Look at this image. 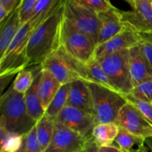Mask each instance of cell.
I'll list each match as a JSON object with an SVG mask.
<instances>
[{"label":"cell","instance_id":"20","mask_svg":"<svg viewBox=\"0 0 152 152\" xmlns=\"http://www.w3.org/2000/svg\"><path fill=\"white\" fill-rule=\"evenodd\" d=\"M120 131L115 123H103L95 126L93 130V139L99 147L112 145Z\"/></svg>","mask_w":152,"mask_h":152},{"label":"cell","instance_id":"30","mask_svg":"<svg viewBox=\"0 0 152 152\" xmlns=\"http://www.w3.org/2000/svg\"><path fill=\"white\" fill-rule=\"evenodd\" d=\"M37 0H21L19 4V16L22 25L31 20Z\"/></svg>","mask_w":152,"mask_h":152},{"label":"cell","instance_id":"37","mask_svg":"<svg viewBox=\"0 0 152 152\" xmlns=\"http://www.w3.org/2000/svg\"><path fill=\"white\" fill-rule=\"evenodd\" d=\"M9 16H10V14L6 11L5 9L2 6L0 5V23H3Z\"/></svg>","mask_w":152,"mask_h":152},{"label":"cell","instance_id":"2","mask_svg":"<svg viewBox=\"0 0 152 152\" xmlns=\"http://www.w3.org/2000/svg\"><path fill=\"white\" fill-rule=\"evenodd\" d=\"M62 1L52 10L34 16L29 22L22 25L6 53L0 59V77L15 75L28 68L27 48L31 35L37 27L55 11Z\"/></svg>","mask_w":152,"mask_h":152},{"label":"cell","instance_id":"9","mask_svg":"<svg viewBox=\"0 0 152 152\" xmlns=\"http://www.w3.org/2000/svg\"><path fill=\"white\" fill-rule=\"evenodd\" d=\"M131 10H120L122 21L141 34H152V0H127Z\"/></svg>","mask_w":152,"mask_h":152},{"label":"cell","instance_id":"18","mask_svg":"<svg viewBox=\"0 0 152 152\" xmlns=\"http://www.w3.org/2000/svg\"><path fill=\"white\" fill-rule=\"evenodd\" d=\"M42 69V68L41 65L35 66V77L34 83L28 91L24 94L27 110L31 117L36 122H38L45 114V111L42 108L37 94V88L41 78Z\"/></svg>","mask_w":152,"mask_h":152},{"label":"cell","instance_id":"29","mask_svg":"<svg viewBox=\"0 0 152 152\" xmlns=\"http://www.w3.org/2000/svg\"><path fill=\"white\" fill-rule=\"evenodd\" d=\"M128 102L132 104L152 124V103L140 100L131 94L125 95Z\"/></svg>","mask_w":152,"mask_h":152},{"label":"cell","instance_id":"24","mask_svg":"<svg viewBox=\"0 0 152 152\" xmlns=\"http://www.w3.org/2000/svg\"><path fill=\"white\" fill-rule=\"evenodd\" d=\"M24 137L9 133L2 126H0V152H17L23 145Z\"/></svg>","mask_w":152,"mask_h":152},{"label":"cell","instance_id":"4","mask_svg":"<svg viewBox=\"0 0 152 152\" xmlns=\"http://www.w3.org/2000/svg\"><path fill=\"white\" fill-rule=\"evenodd\" d=\"M87 83L91 94L96 125L115 123L119 113L128 103L125 95L100 85Z\"/></svg>","mask_w":152,"mask_h":152},{"label":"cell","instance_id":"17","mask_svg":"<svg viewBox=\"0 0 152 152\" xmlns=\"http://www.w3.org/2000/svg\"><path fill=\"white\" fill-rule=\"evenodd\" d=\"M22 27L19 16V5L1 24L0 29V59L8 49Z\"/></svg>","mask_w":152,"mask_h":152},{"label":"cell","instance_id":"28","mask_svg":"<svg viewBox=\"0 0 152 152\" xmlns=\"http://www.w3.org/2000/svg\"><path fill=\"white\" fill-rule=\"evenodd\" d=\"M130 94L140 100L152 103V80L135 86Z\"/></svg>","mask_w":152,"mask_h":152},{"label":"cell","instance_id":"14","mask_svg":"<svg viewBox=\"0 0 152 152\" xmlns=\"http://www.w3.org/2000/svg\"><path fill=\"white\" fill-rule=\"evenodd\" d=\"M129 68L134 86L152 80V68L141 48L140 43L129 49Z\"/></svg>","mask_w":152,"mask_h":152},{"label":"cell","instance_id":"3","mask_svg":"<svg viewBox=\"0 0 152 152\" xmlns=\"http://www.w3.org/2000/svg\"><path fill=\"white\" fill-rule=\"evenodd\" d=\"M0 110V126L9 133L25 136L37 123L27 110L24 94L16 92L12 86L1 96Z\"/></svg>","mask_w":152,"mask_h":152},{"label":"cell","instance_id":"7","mask_svg":"<svg viewBox=\"0 0 152 152\" xmlns=\"http://www.w3.org/2000/svg\"><path fill=\"white\" fill-rule=\"evenodd\" d=\"M60 46L86 65L95 59L96 44L88 37L77 31L64 17L61 28Z\"/></svg>","mask_w":152,"mask_h":152},{"label":"cell","instance_id":"6","mask_svg":"<svg viewBox=\"0 0 152 152\" xmlns=\"http://www.w3.org/2000/svg\"><path fill=\"white\" fill-rule=\"evenodd\" d=\"M120 93L129 95L134 89L129 68V49L96 59Z\"/></svg>","mask_w":152,"mask_h":152},{"label":"cell","instance_id":"38","mask_svg":"<svg viewBox=\"0 0 152 152\" xmlns=\"http://www.w3.org/2000/svg\"><path fill=\"white\" fill-rule=\"evenodd\" d=\"M145 143H146L147 145H148V148H149L150 149H151V151L152 152V137H151L148 138V139L145 140Z\"/></svg>","mask_w":152,"mask_h":152},{"label":"cell","instance_id":"10","mask_svg":"<svg viewBox=\"0 0 152 152\" xmlns=\"http://www.w3.org/2000/svg\"><path fill=\"white\" fill-rule=\"evenodd\" d=\"M55 123L78 133L86 140L93 139L96 126L94 115L72 106H65L56 117Z\"/></svg>","mask_w":152,"mask_h":152},{"label":"cell","instance_id":"32","mask_svg":"<svg viewBox=\"0 0 152 152\" xmlns=\"http://www.w3.org/2000/svg\"><path fill=\"white\" fill-rule=\"evenodd\" d=\"M141 48L152 68V34H141Z\"/></svg>","mask_w":152,"mask_h":152},{"label":"cell","instance_id":"34","mask_svg":"<svg viewBox=\"0 0 152 152\" xmlns=\"http://www.w3.org/2000/svg\"><path fill=\"white\" fill-rule=\"evenodd\" d=\"M84 152H100V147L97 145L94 140L91 139L87 141L84 148Z\"/></svg>","mask_w":152,"mask_h":152},{"label":"cell","instance_id":"39","mask_svg":"<svg viewBox=\"0 0 152 152\" xmlns=\"http://www.w3.org/2000/svg\"><path fill=\"white\" fill-rule=\"evenodd\" d=\"M138 148H140L141 151L142 152H148V149H147L146 147L145 146V145H142V146H140V147H138Z\"/></svg>","mask_w":152,"mask_h":152},{"label":"cell","instance_id":"41","mask_svg":"<svg viewBox=\"0 0 152 152\" xmlns=\"http://www.w3.org/2000/svg\"><path fill=\"white\" fill-rule=\"evenodd\" d=\"M17 152H24V146H23V145H22V148H21L20 149H19V151H18Z\"/></svg>","mask_w":152,"mask_h":152},{"label":"cell","instance_id":"21","mask_svg":"<svg viewBox=\"0 0 152 152\" xmlns=\"http://www.w3.org/2000/svg\"><path fill=\"white\" fill-rule=\"evenodd\" d=\"M56 123L53 120L48 117L45 114L37 122L36 125L37 134L39 143L42 152H44L51 142L54 134Z\"/></svg>","mask_w":152,"mask_h":152},{"label":"cell","instance_id":"1","mask_svg":"<svg viewBox=\"0 0 152 152\" xmlns=\"http://www.w3.org/2000/svg\"><path fill=\"white\" fill-rule=\"evenodd\" d=\"M64 1L55 11L39 25L30 38L27 48L28 67L41 65L60 47Z\"/></svg>","mask_w":152,"mask_h":152},{"label":"cell","instance_id":"15","mask_svg":"<svg viewBox=\"0 0 152 152\" xmlns=\"http://www.w3.org/2000/svg\"><path fill=\"white\" fill-rule=\"evenodd\" d=\"M98 17L101 22V27L96 46L111 39L128 28L122 21L120 10L115 7L98 14Z\"/></svg>","mask_w":152,"mask_h":152},{"label":"cell","instance_id":"12","mask_svg":"<svg viewBox=\"0 0 152 152\" xmlns=\"http://www.w3.org/2000/svg\"><path fill=\"white\" fill-rule=\"evenodd\" d=\"M88 140L56 123L51 142L44 152H83Z\"/></svg>","mask_w":152,"mask_h":152},{"label":"cell","instance_id":"11","mask_svg":"<svg viewBox=\"0 0 152 152\" xmlns=\"http://www.w3.org/2000/svg\"><path fill=\"white\" fill-rule=\"evenodd\" d=\"M115 123L120 129L144 140L152 137L151 123L129 102L122 108Z\"/></svg>","mask_w":152,"mask_h":152},{"label":"cell","instance_id":"40","mask_svg":"<svg viewBox=\"0 0 152 152\" xmlns=\"http://www.w3.org/2000/svg\"><path fill=\"white\" fill-rule=\"evenodd\" d=\"M129 152H142L141 151V149L140 148H138L137 149H132V150H131Z\"/></svg>","mask_w":152,"mask_h":152},{"label":"cell","instance_id":"22","mask_svg":"<svg viewBox=\"0 0 152 152\" xmlns=\"http://www.w3.org/2000/svg\"><path fill=\"white\" fill-rule=\"evenodd\" d=\"M86 67L88 76L89 80H90L89 83H94L95 84L100 85V86L108 88L111 90L118 91L114 84L111 82L109 77L102 69V66L98 62L97 59H92L91 62L86 64Z\"/></svg>","mask_w":152,"mask_h":152},{"label":"cell","instance_id":"23","mask_svg":"<svg viewBox=\"0 0 152 152\" xmlns=\"http://www.w3.org/2000/svg\"><path fill=\"white\" fill-rule=\"evenodd\" d=\"M71 83L62 85L45 111V114L55 121L59 113L67 106Z\"/></svg>","mask_w":152,"mask_h":152},{"label":"cell","instance_id":"13","mask_svg":"<svg viewBox=\"0 0 152 152\" xmlns=\"http://www.w3.org/2000/svg\"><path fill=\"white\" fill-rule=\"evenodd\" d=\"M141 42V35L128 27L126 29L116 35L111 39L96 46L95 59L111 54L137 45Z\"/></svg>","mask_w":152,"mask_h":152},{"label":"cell","instance_id":"8","mask_svg":"<svg viewBox=\"0 0 152 152\" xmlns=\"http://www.w3.org/2000/svg\"><path fill=\"white\" fill-rule=\"evenodd\" d=\"M63 17L77 31L88 37L96 45H97L101 27L97 14L79 4L75 0H65Z\"/></svg>","mask_w":152,"mask_h":152},{"label":"cell","instance_id":"27","mask_svg":"<svg viewBox=\"0 0 152 152\" xmlns=\"http://www.w3.org/2000/svg\"><path fill=\"white\" fill-rule=\"evenodd\" d=\"M79 4L83 6L96 14L104 13L114 7L108 0H75Z\"/></svg>","mask_w":152,"mask_h":152},{"label":"cell","instance_id":"31","mask_svg":"<svg viewBox=\"0 0 152 152\" xmlns=\"http://www.w3.org/2000/svg\"><path fill=\"white\" fill-rule=\"evenodd\" d=\"M23 146L24 152H42L37 138L36 126L24 137Z\"/></svg>","mask_w":152,"mask_h":152},{"label":"cell","instance_id":"5","mask_svg":"<svg viewBox=\"0 0 152 152\" xmlns=\"http://www.w3.org/2000/svg\"><path fill=\"white\" fill-rule=\"evenodd\" d=\"M42 68L50 73L61 85L76 80L90 82L86 64L83 63L59 47L41 65Z\"/></svg>","mask_w":152,"mask_h":152},{"label":"cell","instance_id":"42","mask_svg":"<svg viewBox=\"0 0 152 152\" xmlns=\"http://www.w3.org/2000/svg\"><path fill=\"white\" fill-rule=\"evenodd\" d=\"M83 152H84V151H83Z\"/></svg>","mask_w":152,"mask_h":152},{"label":"cell","instance_id":"35","mask_svg":"<svg viewBox=\"0 0 152 152\" xmlns=\"http://www.w3.org/2000/svg\"><path fill=\"white\" fill-rule=\"evenodd\" d=\"M13 76L14 75H8V76H2L0 77V83H1V96H2L4 94L3 91L7 87V85L10 83V81L13 79Z\"/></svg>","mask_w":152,"mask_h":152},{"label":"cell","instance_id":"19","mask_svg":"<svg viewBox=\"0 0 152 152\" xmlns=\"http://www.w3.org/2000/svg\"><path fill=\"white\" fill-rule=\"evenodd\" d=\"M62 85L47 70L42 69L41 78L39 83L37 94L45 111L56 94Z\"/></svg>","mask_w":152,"mask_h":152},{"label":"cell","instance_id":"26","mask_svg":"<svg viewBox=\"0 0 152 152\" xmlns=\"http://www.w3.org/2000/svg\"><path fill=\"white\" fill-rule=\"evenodd\" d=\"M35 77V67L32 69L25 68L17 74L12 86L16 92L25 94L31 87Z\"/></svg>","mask_w":152,"mask_h":152},{"label":"cell","instance_id":"36","mask_svg":"<svg viewBox=\"0 0 152 152\" xmlns=\"http://www.w3.org/2000/svg\"><path fill=\"white\" fill-rule=\"evenodd\" d=\"M100 152H123L117 146L109 145V146L100 147Z\"/></svg>","mask_w":152,"mask_h":152},{"label":"cell","instance_id":"33","mask_svg":"<svg viewBox=\"0 0 152 152\" xmlns=\"http://www.w3.org/2000/svg\"><path fill=\"white\" fill-rule=\"evenodd\" d=\"M20 1L18 0H0V5L2 6L10 15V13L17 7Z\"/></svg>","mask_w":152,"mask_h":152},{"label":"cell","instance_id":"25","mask_svg":"<svg viewBox=\"0 0 152 152\" xmlns=\"http://www.w3.org/2000/svg\"><path fill=\"white\" fill-rule=\"evenodd\" d=\"M145 140L142 138L135 136L124 129H120L114 142L117 145V147L123 152H129L133 149L132 148L134 145L140 147L145 145Z\"/></svg>","mask_w":152,"mask_h":152},{"label":"cell","instance_id":"16","mask_svg":"<svg viewBox=\"0 0 152 152\" xmlns=\"http://www.w3.org/2000/svg\"><path fill=\"white\" fill-rule=\"evenodd\" d=\"M67 105L94 115L91 94L87 82L79 80L71 83Z\"/></svg>","mask_w":152,"mask_h":152}]
</instances>
